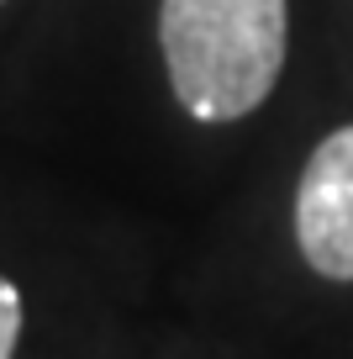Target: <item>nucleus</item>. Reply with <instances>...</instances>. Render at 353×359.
I'll list each match as a JSON object with an SVG mask.
<instances>
[{
  "label": "nucleus",
  "instance_id": "nucleus-3",
  "mask_svg": "<svg viewBox=\"0 0 353 359\" xmlns=\"http://www.w3.org/2000/svg\"><path fill=\"white\" fill-rule=\"evenodd\" d=\"M16 338H22V291L0 275V359L16 354Z\"/></svg>",
  "mask_w": 353,
  "mask_h": 359
},
{
  "label": "nucleus",
  "instance_id": "nucleus-2",
  "mask_svg": "<svg viewBox=\"0 0 353 359\" xmlns=\"http://www.w3.org/2000/svg\"><path fill=\"white\" fill-rule=\"evenodd\" d=\"M296 243L327 280H353V122L311 148L296 185Z\"/></svg>",
  "mask_w": 353,
  "mask_h": 359
},
{
  "label": "nucleus",
  "instance_id": "nucleus-1",
  "mask_svg": "<svg viewBox=\"0 0 353 359\" xmlns=\"http://www.w3.org/2000/svg\"><path fill=\"white\" fill-rule=\"evenodd\" d=\"M285 0H164L158 48L174 101L195 122H237L269 101L285 69Z\"/></svg>",
  "mask_w": 353,
  "mask_h": 359
}]
</instances>
